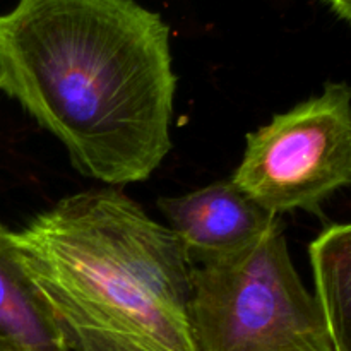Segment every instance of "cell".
<instances>
[{
  "label": "cell",
  "mask_w": 351,
  "mask_h": 351,
  "mask_svg": "<svg viewBox=\"0 0 351 351\" xmlns=\"http://www.w3.org/2000/svg\"><path fill=\"white\" fill-rule=\"evenodd\" d=\"M158 209L194 266L239 252L281 225L280 216L257 204L232 178L158 199Z\"/></svg>",
  "instance_id": "obj_5"
},
{
  "label": "cell",
  "mask_w": 351,
  "mask_h": 351,
  "mask_svg": "<svg viewBox=\"0 0 351 351\" xmlns=\"http://www.w3.org/2000/svg\"><path fill=\"white\" fill-rule=\"evenodd\" d=\"M0 351H26V350H23L21 346L14 345V343L9 341V339L0 338Z\"/></svg>",
  "instance_id": "obj_9"
},
{
  "label": "cell",
  "mask_w": 351,
  "mask_h": 351,
  "mask_svg": "<svg viewBox=\"0 0 351 351\" xmlns=\"http://www.w3.org/2000/svg\"><path fill=\"white\" fill-rule=\"evenodd\" d=\"M0 338L26 351H69L41 291L17 250L14 232L0 223Z\"/></svg>",
  "instance_id": "obj_6"
},
{
  "label": "cell",
  "mask_w": 351,
  "mask_h": 351,
  "mask_svg": "<svg viewBox=\"0 0 351 351\" xmlns=\"http://www.w3.org/2000/svg\"><path fill=\"white\" fill-rule=\"evenodd\" d=\"M199 351H335L317 298L291 263L283 225L192 267Z\"/></svg>",
  "instance_id": "obj_3"
},
{
  "label": "cell",
  "mask_w": 351,
  "mask_h": 351,
  "mask_svg": "<svg viewBox=\"0 0 351 351\" xmlns=\"http://www.w3.org/2000/svg\"><path fill=\"white\" fill-rule=\"evenodd\" d=\"M0 91L82 175L144 182L171 149L170 27L136 0H17L0 16Z\"/></svg>",
  "instance_id": "obj_1"
},
{
  "label": "cell",
  "mask_w": 351,
  "mask_h": 351,
  "mask_svg": "<svg viewBox=\"0 0 351 351\" xmlns=\"http://www.w3.org/2000/svg\"><path fill=\"white\" fill-rule=\"evenodd\" d=\"M232 182L273 215H321V206L351 184V88L328 82L321 95L247 134Z\"/></svg>",
  "instance_id": "obj_4"
},
{
  "label": "cell",
  "mask_w": 351,
  "mask_h": 351,
  "mask_svg": "<svg viewBox=\"0 0 351 351\" xmlns=\"http://www.w3.org/2000/svg\"><path fill=\"white\" fill-rule=\"evenodd\" d=\"M339 19L351 24V0H322Z\"/></svg>",
  "instance_id": "obj_8"
},
{
  "label": "cell",
  "mask_w": 351,
  "mask_h": 351,
  "mask_svg": "<svg viewBox=\"0 0 351 351\" xmlns=\"http://www.w3.org/2000/svg\"><path fill=\"white\" fill-rule=\"evenodd\" d=\"M317 304L335 351H351V223L331 225L308 247Z\"/></svg>",
  "instance_id": "obj_7"
},
{
  "label": "cell",
  "mask_w": 351,
  "mask_h": 351,
  "mask_svg": "<svg viewBox=\"0 0 351 351\" xmlns=\"http://www.w3.org/2000/svg\"><path fill=\"white\" fill-rule=\"evenodd\" d=\"M69 351H199L192 261L113 187L69 195L14 232Z\"/></svg>",
  "instance_id": "obj_2"
}]
</instances>
